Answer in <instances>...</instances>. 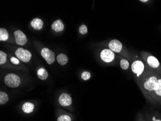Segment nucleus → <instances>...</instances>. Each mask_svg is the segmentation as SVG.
<instances>
[{"instance_id":"423d86ee","label":"nucleus","mask_w":161,"mask_h":121,"mask_svg":"<svg viewBox=\"0 0 161 121\" xmlns=\"http://www.w3.org/2000/svg\"><path fill=\"white\" fill-rule=\"evenodd\" d=\"M16 56L22 62L27 63L29 62L32 58V55L29 50L19 47L15 52Z\"/></svg>"},{"instance_id":"a878e982","label":"nucleus","mask_w":161,"mask_h":121,"mask_svg":"<svg viewBox=\"0 0 161 121\" xmlns=\"http://www.w3.org/2000/svg\"><path fill=\"white\" fill-rule=\"evenodd\" d=\"M161 121V120H155V121Z\"/></svg>"},{"instance_id":"1a4fd4ad","label":"nucleus","mask_w":161,"mask_h":121,"mask_svg":"<svg viewBox=\"0 0 161 121\" xmlns=\"http://www.w3.org/2000/svg\"><path fill=\"white\" fill-rule=\"evenodd\" d=\"M16 43L19 45H24L27 42L26 36L21 31L17 30L14 33Z\"/></svg>"},{"instance_id":"5701e85b","label":"nucleus","mask_w":161,"mask_h":121,"mask_svg":"<svg viewBox=\"0 0 161 121\" xmlns=\"http://www.w3.org/2000/svg\"><path fill=\"white\" fill-rule=\"evenodd\" d=\"M11 62L15 65H19V61L17 58H15L14 57H12L10 59Z\"/></svg>"},{"instance_id":"6e6552de","label":"nucleus","mask_w":161,"mask_h":121,"mask_svg":"<svg viewBox=\"0 0 161 121\" xmlns=\"http://www.w3.org/2000/svg\"><path fill=\"white\" fill-rule=\"evenodd\" d=\"M114 52L110 49H104L101 53V58L103 62L109 63L115 59Z\"/></svg>"},{"instance_id":"6ab92c4d","label":"nucleus","mask_w":161,"mask_h":121,"mask_svg":"<svg viewBox=\"0 0 161 121\" xmlns=\"http://www.w3.org/2000/svg\"><path fill=\"white\" fill-rule=\"evenodd\" d=\"M7 54L3 51H0V64L3 65L6 62Z\"/></svg>"},{"instance_id":"a211bd4d","label":"nucleus","mask_w":161,"mask_h":121,"mask_svg":"<svg viewBox=\"0 0 161 121\" xmlns=\"http://www.w3.org/2000/svg\"><path fill=\"white\" fill-rule=\"evenodd\" d=\"M9 100L8 95L5 93L1 91L0 92V104L4 105Z\"/></svg>"},{"instance_id":"20e7f679","label":"nucleus","mask_w":161,"mask_h":121,"mask_svg":"<svg viewBox=\"0 0 161 121\" xmlns=\"http://www.w3.org/2000/svg\"><path fill=\"white\" fill-rule=\"evenodd\" d=\"M147 69L146 66L143 60L137 59L132 63L131 65V70L134 74H136L137 81L139 82L141 75Z\"/></svg>"},{"instance_id":"7ed1b4c3","label":"nucleus","mask_w":161,"mask_h":121,"mask_svg":"<svg viewBox=\"0 0 161 121\" xmlns=\"http://www.w3.org/2000/svg\"><path fill=\"white\" fill-rule=\"evenodd\" d=\"M109 49L112 50L113 52H115L117 53H119L121 55L129 60L128 51H126V50L124 47L123 44L120 41L117 39L111 40L109 43Z\"/></svg>"},{"instance_id":"0eeeda50","label":"nucleus","mask_w":161,"mask_h":121,"mask_svg":"<svg viewBox=\"0 0 161 121\" xmlns=\"http://www.w3.org/2000/svg\"><path fill=\"white\" fill-rule=\"evenodd\" d=\"M41 55L45 60L48 64L51 65L55 60V54L48 48L45 47L42 50Z\"/></svg>"},{"instance_id":"4468645a","label":"nucleus","mask_w":161,"mask_h":121,"mask_svg":"<svg viewBox=\"0 0 161 121\" xmlns=\"http://www.w3.org/2000/svg\"><path fill=\"white\" fill-rule=\"evenodd\" d=\"M57 59L58 63L61 66L66 65L69 60L68 57L63 53H60V54H58V55L57 56Z\"/></svg>"},{"instance_id":"393cba45","label":"nucleus","mask_w":161,"mask_h":121,"mask_svg":"<svg viewBox=\"0 0 161 121\" xmlns=\"http://www.w3.org/2000/svg\"><path fill=\"white\" fill-rule=\"evenodd\" d=\"M152 120H153V121H155V120H156V119H155V117H153V118H152Z\"/></svg>"},{"instance_id":"39448f33","label":"nucleus","mask_w":161,"mask_h":121,"mask_svg":"<svg viewBox=\"0 0 161 121\" xmlns=\"http://www.w3.org/2000/svg\"><path fill=\"white\" fill-rule=\"evenodd\" d=\"M4 82L8 87L16 88L20 85L21 80L18 76L10 73L5 76L4 77Z\"/></svg>"},{"instance_id":"f3484780","label":"nucleus","mask_w":161,"mask_h":121,"mask_svg":"<svg viewBox=\"0 0 161 121\" xmlns=\"http://www.w3.org/2000/svg\"><path fill=\"white\" fill-rule=\"evenodd\" d=\"M120 65L122 69L124 70H127L129 67V62L126 59L121 58L120 62Z\"/></svg>"},{"instance_id":"b1692460","label":"nucleus","mask_w":161,"mask_h":121,"mask_svg":"<svg viewBox=\"0 0 161 121\" xmlns=\"http://www.w3.org/2000/svg\"><path fill=\"white\" fill-rule=\"evenodd\" d=\"M141 1V2H143V3H146V2L149 1L148 0H141V1Z\"/></svg>"},{"instance_id":"4be33fe9","label":"nucleus","mask_w":161,"mask_h":121,"mask_svg":"<svg viewBox=\"0 0 161 121\" xmlns=\"http://www.w3.org/2000/svg\"><path fill=\"white\" fill-rule=\"evenodd\" d=\"M58 121H71V119L68 115H62L58 117Z\"/></svg>"},{"instance_id":"aec40b11","label":"nucleus","mask_w":161,"mask_h":121,"mask_svg":"<svg viewBox=\"0 0 161 121\" xmlns=\"http://www.w3.org/2000/svg\"><path fill=\"white\" fill-rule=\"evenodd\" d=\"M81 78L84 80H88L91 78V74L88 71H84L82 73V75H81Z\"/></svg>"},{"instance_id":"9b49d317","label":"nucleus","mask_w":161,"mask_h":121,"mask_svg":"<svg viewBox=\"0 0 161 121\" xmlns=\"http://www.w3.org/2000/svg\"><path fill=\"white\" fill-rule=\"evenodd\" d=\"M52 28L56 32L62 31L64 29V25L61 20H58L55 21L52 24Z\"/></svg>"},{"instance_id":"f8f14e48","label":"nucleus","mask_w":161,"mask_h":121,"mask_svg":"<svg viewBox=\"0 0 161 121\" xmlns=\"http://www.w3.org/2000/svg\"><path fill=\"white\" fill-rule=\"evenodd\" d=\"M31 26L32 27V28L37 30H40L42 28L44 23L42 21V20L39 18H35L33 19L30 23Z\"/></svg>"},{"instance_id":"f03ea898","label":"nucleus","mask_w":161,"mask_h":121,"mask_svg":"<svg viewBox=\"0 0 161 121\" xmlns=\"http://www.w3.org/2000/svg\"><path fill=\"white\" fill-rule=\"evenodd\" d=\"M140 56L146 67L157 73L161 76V65L158 59L147 51L140 52Z\"/></svg>"},{"instance_id":"412c9836","label":"nucleus","mask_w":161,"mask_h":121,"mask_svg":"<svg viewBox=\"0 0 161 121\" xmlns=\"http://www.w3.org/2000/svg\"><path fill=\"white\" fill-rule=\"evenodd\" d=\"M79 31L80 33L81 34H87V32H88V29L86 25L83 24L80 27Z\"/></svg>"},{"instance_id":"2eb2a0df","label":"nucleus","mask_w":161,"mask_h":121,"mask_svg":"<svg viewBox=\"0 0 161 121\" xmlns=\"http://www.w3.org/2000/svg\"><path fill=\"white\" fill-rule=\"evenodd\" d=\"M37 76L41 80H45L48 77L47 71L44 68L39 69L37 72Z\"/></svg>"},{"instance_id":"f257e3e1","label":"nucleus","mask_w":161,"mask_h":121,"mask_svg":"<svg viewBox=\"0 0 161 121\" xmlns=\"http://www.w3.org/2000/svg\"><path fill=\"white\" fill-rule=\"evenodd\" d=\"M141 91L150 101L161 104V77L147 67L138 82Z\"/></svg>"},{"instance_id":"dca6fc26","label":"nucleus","mask_w":161,"mask_h":121,"mask_svg":"<svg viewBox=\"0 0 161 121\" xmlns=\"http://www.w3.org/2000/svg\"><path fill=\"white\" fill-rule=\"evenodd\" d=\"M8 33L4 28H0V41H5L8 39Z\"/></svg>"},{"instance_id":"9d476101","label":"nucleus","mask_w":161,"mask_h":121,"mask_svg":"<svg viewBox=\"0 0 161 121\" xmlns=\"http://www.w3.org/2000/svg\"><path fill=\"white\" fill-rule=\"evenodd\" d=\"M59 103L64 107L69 106L72 103V99L70 95L66 93H63L60 95Z\"/></svg>"},{"instance_id":"ddd939ff","label":"nucleus","mask_w":161,"mask_h":121,"mask_svg":"<svg viewBox=\"0 0 161 121\" xmlns=\"http://www.w3.org/2000/svg\"><path fill=\"white\" fill-rule=\"evenodd\" d=\"M34 106L32 103L30 102H26L23 105L22 107V111L26 113H30L33 112Z\"/></svg>"}]
</instances>
